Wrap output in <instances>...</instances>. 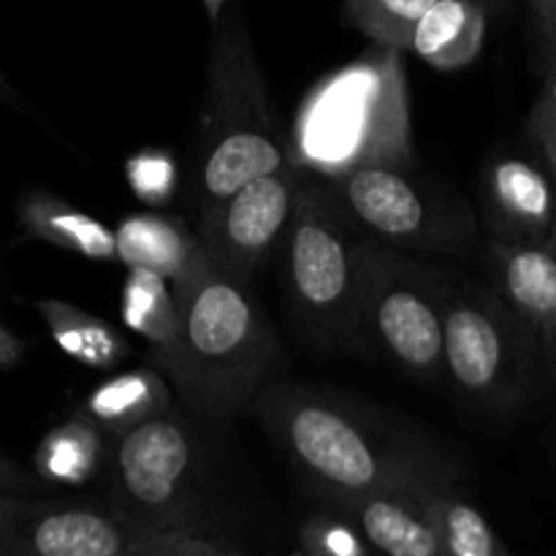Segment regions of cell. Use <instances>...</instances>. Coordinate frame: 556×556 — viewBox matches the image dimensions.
Wrapping results in <instances>:
<instances>
[{"label":"cell","instance_id":"obj_1","mask_svg":"<svg viewBox=\"0 0 556 556\" xmlns=\"http://www.w3.org/2000/svg\"><path fill=\"white\" fill-rule=\"evenodd\" d=\"M266 432L324 505L372 492L434 494L454 467L424 445L394 438L364 413L304 386H266L253 400Z\"/></svg>","mask_w":556,"mask_h":556},{"label":"cell","instance_id":"obj_2","mask_svg":"<svg viewBox=\"0 0 556 556\" xmlns=\"http://www.w3.org/2000/svg\"><path fill=\"white\" fill-rule=\"evenodd\" d=\"M179 342L157 362L188 410L231 418L253 405L277 362V340L253 282L220 269L204 250L172 280Z\"/></svg>","mask_w":556,"mask_h":556},{"label":"cell","instance_id":"obj_3","mask_svg":"<svg viewBox=\"0 0 556 556\" xmlns=\"http://www.w3.org/2000/svg\"><path fill=\"white\" fill-rule=\"evenodd\" d=\"M413 119L402 49L372 43L302 98L288 163L320 179L362 166H413Z\"/></svg>","mask_w":556,"mask_h":556},{"label":"cell","instance_id":"obj_4","mask_svg":"<svg viewBox=\"0 0 556 556\" xmlns=\"http://www.w3.org/2000/svg\"><path fill=\"white\" fill-rule=\"evenodd\" d=\"M288 166V144L277 130L264 74L239 9L220 16L206 63L204 109L195 139L199 212L242 185Z\"/></svg>","mask_w":556,"mask_h":556},{"label":"cell","instance_id":"obj_5","mask_svg":"<svg viewBox=\"0 0 556 556\" xmlns=\"http://www.w3.org/2000/svg\"><path fill=\"white\" fill-rule=\"evenodd\" d=\"M364 253L367 233L304 172L280 266L293 315L324 348H364Z\"/></svg>","mask_w":556,"mask_h":556},{"label":"cell","instance_id":"obj_6","mask_svg":"<svg viewBox=\"0 0 556 556\" xmlns=\"http://www.w3.org/2000/svg\"><path fill=\"white\" fill-rule=\"evenodd\" d=\"M103 472L109 505L136 527L217 543L206 514L204 443L177 405L112 440Z\"/></svg>","mask_w":556,"mask_h":556},{"label":"cell","instance_id":"obj_7","mask_svg":"<svg viewBox=\"0 0 556 556\" xmlns=\"http://www.w3.org/2000/svg\"><path fill=\"white\" fill-rule=\"evenodd\" d=\"M448 380L476 405L505 413L554 380L541 345L492 282L440 269Z\"/></svg>","mask_w":556,"mask_h":556},{"label":"cell","instance_id":"obj_8","mask_svg":"<svg viewBox=\"0 0 556 556\" xmlns=\"http://www.w3.org/2000/svg\"><path fill=\"white\" fill-rule=\"evenodd\" d=\"M362 342L421 383L448 380L440 269L367 237Z\"/></svg>","mask_w":556,"mask_h":556},{"label":"cell","instance_id":"obj_9","mask_svg":"<svg viewBox=\"0 0 556 556\" xmlns=\"http://www.w3.org/2000/svg\"><path fill=\"white\" fill-rule=\"evenodd\" d=\"M326 182L342 212L367 237L396 250L451 253L476 237L472 212L418 182L410 166L378 163Z\"/></svg>","mask_w":556,"mask_h":556},{"label":"cell","instance_id":"obj_10","mask_svg":"<svg viewBox=\"0 0 556 556\" xmlns=\"http://www.w3.org/2000/svg\"><path fill=\"white\" fill-rule=\"evenodd\" d=\"M302 182V168L288 163L201 210L195 223L199 248L220 269L253 282L286 239Z\"/></svg>","mask_w":556,"mask_h":556},{"label":"cell","instance_id":"obj_11","mask_svg":"<svg viewBox=\"0 0 556 556\" xmlns=\"http://www.w3.org/2000/svg\"><path fill=\"white\" fill-rule=\"evenodd\" d=\"M152 532L112 505L52 503L16 494L0 519V556H134Z\"/></svg>","mask_w":556,"mask_h":556},{"label":"cell","instance_id":"obj_12","mask_svg":"<svg viewBox=\"0 0 556 556\" xmlns=\"http://www.w3.org/2000/svg\"><path fill=\"white\" fill-rule=\"evenodd\" d=\"M489 239L543 244L556 237V177L543 163L500 155L483 177Z\"/></svg>","mask_w":556,"mask_h":556},{"label":"cell","instance_id":"obj_13","mask_svg":"<svg viewBox=\"0 0 556 556\" xmlns=\"http://www.w3.org/2000/svg\"><path fill=\"white\" fill-rule=\"evenodd\" d=\"M489 282L525 320L556 380V237L543 244L489 239Z\"/></svg>","mask_w":556,"mask_h":556},{"label":"cell","instance_id":"obj_14","mask_svg":"<svg viewBox=\"0 0 556 556\" xmlns=\"http://www.w3.org/2000/svg\"><path fill=\"white\" fill-rule=\"evenodd\" d=\"M429 497L432 494L372 492L326 508L345 516L375 556H445Z\"/></svg>","mask_w":556,"mask_h":556},{"label":"cell","instance_id":"obj_15","mask_svg":"<svg viewBox=\"0 0 556 556\" xmlns=\"http://www.w3.org/2000/svg\"><path fill=\"white\" fill-rule=\"evenodd\" d=\"M174 405V386L161 369H130L114 375L85 396L79 416L96 424L109 440L123 438L139 424L161 416Z\"/></svg>","mask_w":556,"mask_h":556},{"label":"cell","instance_id":"obj_16","mask_svg":"<svg viewBox=\"0 0 556 556\" xmlns=\"http://www.w3.org/2000/svg\"><path fill=\"white\" fill-rule=\"evenodd\" d=\"M486 0H438L418 20L407 52L438 71H459L481 54Z\"/></svg>","mask_w":556,"mask_h":556},{"label":"cell","instance_id":"obj_17","mask_svg":"<svg viewBox=\"0 0 556 556\" xmlns=\"http://www.w3.org/2000/svg\"><path fill=\"white\" fill-rule=\"evenodd\" d=\"M16 212L27 237L41 239L81 258L117 261V231L58 195L27 190Z\"/></svg>","mask_w":556,"mask_h":556},{"label":"cell","instance_id":"obj_18","mask_svg":"<svg viewBox=\"0 0 556 556\" xmlns=\"http://www.w3.org/2000/svg\"><path fill=\"white\" fill-rule=\"evenodd\" d=\"M114 231H117V261H123L125 269L155 271L166 280H177L199 253L195 231H188L179 220L152 212L125 217Z\"/></svg>","mask_w":556,"mask_h":556},{"label":"cell","instance_id":"obj_19","mask_svg":"<svg viewBox=\"0 0 556 556\" xmlns=\"http://www.w3.org/2000/svg\"><path fill=\"white\" fill-rule=\"evenodd\" d=\"M109 445L112 440L96 424L74 413L68 421L49 429L38 443L36 476L43 483L81 486V483L92 481L98 472L106 470Z\"/></svg>","mask_w":556,"mask_h":556},{"label":"cell","instance_id":"obj_20","mask_svg":"<svg viewBox=\"0 0 556 556\" xmlns=\"http://www.w3.org/2000/svg\"><path fill=\"white\" fill-rule=\"evenodd\" d=\"M38 315L63 353L90 369H114L130 356V345L98 315L63 299H38Z\"/></svg>","mask_w":556,"mask_h":556},{"label":"cell","instance_id":"obj_21","mask_svg":"<svg viewBox=\"0 0 556 556\" xmlns=\"http://www.w3.org/2000/svg\"><path fill=\"white\" fill-rule=\"evenodd\" d=\"M119 315L130 331L155 348L152 362L157 364L172 356L179 342V304L172 280L155 271L128 269L119 296Z\"/></svg>","mask_w":556,"mask_h":556},{"label":"cell","instance_id":"obj_22","mask_svg":"<svg viewBox=\"0 0 556 556\" xmlns=\"http://www.w3.org/2000/svg\"><path fill=\"white\" fill-rule=\"evenodd\" d=\"M429 508H432L445 556H514L492 521L481 514L476 503L456 492L454 483L438 489L429 497Z\"/></svg>","mask_w":556,"mask_h":556},{"label":"cell","instance_id":"obj_23","mask_svg":"<svg viewBox=\"0 0 556 556\" xmlns=\"http://www.w3.org/2000/svg\"><path fill=\"white\" fill-rule=\"evenodd\" d=\"M438 0H345L348 20L372 43L407 52L418 20Z\"/></svg>","mask_w":556,"mask_h":556},{"label":"cell","instance_id":"obj_24","mask_svg":"<svg viewBox=\"0 0 556 556\" xmlns=\"http://www.w3.org/2000/svg\"><path fill=\"white\" fill-rule=\"evenodd\" d=\"M302 556H375L362 532L337 510L313 514L299 530Z\"/></svg>","mask_w":556,"mask_h":556},{"label":"cell","instance_id":"obj_25","mask_svg":"<svg viewBox=\"0 0 556 556\" xmlns=\"http://www.w3.org/2000/svg\"><path fill=\"white\" fill-rule=\"evenodd\" d=\"M125 179L136 199L147 206H163L177 190V163L161 147H147L125 163Z\"/></svg>","mask_w":556,"mask_h":556},{"label":"cell","instance_id":"obj_26","mask_svg":"<svg viewBox=\"0 0 556 556\" xmlns=\"http://www.w3.org/2000/svg\"><path fill=\"white\" fill-rule=\"evenodd\" d=\"M527 130L541 163L556 177V54H546L541 92L527 119Z\"/></svg>","mask_w":556,"mask_h":556},{"label":"cell","instance_id":"obj_27","mask_svg":"<svg viewBox=\"0 0 556 556\" xmlns=\"http://www.w3.org/2000/svg\"><path fill=\"white\" fill-rule=\"evenodd\" d=\"M141 556H239L220 543L193 535H152L141 546Z\"/></svg>","mask_w":556,"mask_h":556},{"label":"cell","instance_id":"obj_28","mask_svg":"<svg viewBox=\"0 0 556 556\" xmlns=\"http://www.w3.org/2000/svg\"><path fill=\"white\" fill-rule=\"evenodd\" d=\"M43 486L41 478L36 472L25 470L9 456L0 454V492L3 494H36Z\"/></svg>","mask_w":556,"mask_h":556},{"label":"cell","instance_id":"obj_29","mask_svg":"<svg viewBox=\"0 0 556 556\" xmlns=\"http://www.w3.org/2000/svg\"><path fill=\"white\" fill-rule=\"evenodd\" d=\"M535 22L546 54H556V0H541L535 5Z\"/></svg>","mask_w":556,"mask_h":556},{"label":"cell","instance_id":"obj_30","mask_svg":"<svg viewBox=\"0 0 556 556\" xmlns=\"http://www.w3.org/2000/svg\"><path fill=\"white\" fill-rule=\"evenodd\" d=\"M22 353H25V342L0 324V369L16 367L22 362Z\"/></svg>","mask_w":556,"mask_h":556},{"label":"cell","instance_id":"obj_31","mask_svg":"<svg viewBox=\"0 0 556 556\" xmlns=\"http://www.w3.org/2000/svg\"><path fill=\"white\" fill-rule=\"evenodd\" d=\"M0 103H5V106H14V109L22 106L20 96H16L14 87L9 85V79H5V76H0Z\"/></svg>","mask_w":556,"mask_h":556},{"label":"cell","instance_id":"obj_32","mask_svg":"<svg viewBox=\"0 0 556 556\" xmlns=\"http://www.w3.org/2000/svg\"><path fill=\"white\" fill-rule=\"evenodd\" d=\"M201 3H204L206 16H210L212 25H217V22H220V16H223V11H226V5L231 3V0H201Z\"/></svg>","mask_w":556,"mask_h":556},{"label":"cell","instance_id":"obj_33","mask_svg":"<svg viewBox=\"0 0 556 556\" xmlns=\"http://www.w3.org/2000/svg\"><path fill=\"white\" fill-rule=\"evenodd\" d=\"M16 494H3L0 492V519H3L5 516V510H9V505H11V500H14Z\"/></svg>","mask_w":556,"mask_h":556},{"label":"cell","instance_id":"obj_34","mask_svg":"<svg viewBox=\"0 0 556 556\" xmlns=\"http://www.w3.org/2000/svg\"><path fill=\"white\" fill-rule=\"evenodd\" d=\"M532 3H535V5H538V3H541V0H532Z\"/></svg>","mask_w":556,"mask_h":556},{"label":"cell","instance_id":"obj_35","mask_svg":"<svg viewBox=\"0 0 556 556\" xmlns=\"http://www.w3.org/2000/svg\"><path fill=\"white\" fill-rule=\"evenodd\" d=\"M134 556H141V554H134Z\"/></svg>","mask_w":556,"mask_h":556}]
</instances>
